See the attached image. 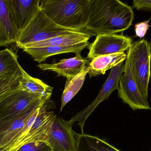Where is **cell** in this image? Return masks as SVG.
I'll return each instance as SVG.
<instances>
[{
    "label": "cell",
    "instance_id": "obj_1",
    "mask_svg": "<svg viewBox=\"0 0 151 151\" xmlns=\"http://www.w3.org/2000/svg\"><path fill=\"white\" fill-rule=\"evenodd\" d=\"M134 17L131 7L119 0H91L85 29L96 35L116 34L128 29Z\"/></svg>",
    "mask_w": 151,
    "mask_h": 151
},
{
    "label": "cell",
    "instance_id": "obj_2",
    "mask_svg": "<svg viewBox=\"0 0 151 151\" xmlns=\"http://www.w3.org/2000/svg\"><path fill=\"white\" fill-rule=\"evenodd\" d=\"M90 3L91 0H42L40 7L57 25L81 31L87 24Z\"/></svg>",
    "mask_w": 151,
    "mask_h": 151
},
{
    "label": "cell",
    "instance_id": "obj_3",
    "mask_svg": "<svg viewBox=\"0 0 151 151\" xmlns=\"http://www.w3.org/2000/svg\"><path fill=\"white\" fill-rule=\"evenodd\" d=\"M80 31H82L69 29L57 25L40 8L27 26L22 31L16 43L21 48L27 44Z\"/></svg>",
    "mask_w": 151,
    "mask_h": 151
},
{
    "label": "cell",
    "instance_id": "obj_4",
    "mask_svg": "<svg viewBox=\"0 0 151 151\" xmlns=\"http://www.w3.org/2000/svg\"><path fill=\"white\" fill-rule=\"evenodd\" d=\"M127 59L141 93L148 99L151 76L150 43L145 39L132 43L128 50Z\"/></svg>",
    "mask_w": 151,
    "mask_h": 151
},
{
    "label": "cell",
    "instance_id": "obj_5",
    "mask_svg": "<svg viewBox=\"0 0 151 151\" xmlns=\"http://www.w3.org/2000/svg\"><path fill=\"white\" fill-rule=\"evenodd\" d=\"M50 101L38 103L17 117L0 122V151L9 150L24 136L38 115L35 111Z\"/></svg>",
    "mask_w": 151,
    "mask_h": 151
},
{
    "label": "cell",
    "instance_id": "obj_6",
    "mask_svg": "<svg viewBox=\"0 0 151 151\" xmlns=\"http://www.w3.org/2000/svg\"><path fill=\"white\" fill-rule=\"evenodd\" d=\"M50 98L19 88L0 102V122L14 118L35 105L50 101Z\"/></svg>",
    "mask_w": 151,
    "mask_h": 151
},
{
    "label": "cell",
    "instance_id": "obj_7",
    "mask_svg": "<svg viewBox=\"0 0 151 151\" xmlns=\"http://www.w3.org/2000/svg\"><path fill=\"white\" fill-rule=\"evenodd\" d=\"M73 124L56 115L45 141L52 151H75L76 134Z\"/></svg>",
    "mask_w": 151,
    "mask_h": 151
},
{
    "label": "cell",
    "instance_id": "obj_8",
    "mask_svg": "<svg viewBox=\"0 0 151 151\" xmlns=\"http://www.w3.org/2000/svg\"><path fill=\"white\" fill-rule=\"evenodd\" d=\"M118 90L119 97L133 111L151 110L148 99L142 95L134 79L127 59Z\"/></svg>",
    "mask_w": 151,
    "mask_h": 151
},
{
    "label": "cell",
    "instance_id": "obj_9",
    "mask_svg": "<svg viewBox=\"0 0 151 151\" xmlns=\"http://www.w3.org/2000/svg\"><path fill=\"white\" fill-rule=\"evenodd\" d=\"M133 42L131 37L117 34L99 35L88 46L87 59L92 60L99 56L124 53Z\"/></svg>",
    "mask_w": 151,
    "mask_h": 151
},
{
    "label": "cell",
    "instance_id": "obj_10",
    "mask_svg": "<svg viewBox=\"0 0 151 151\" xmlns=\"http://www.w3.org/2000/svg\"><path fill=\"white\" fill-rule=\"evenodd\" d=\"M124 65L122 62L112 68L107 79L96 99L88 107L76 113L70 120L73 124L76 121L78 122L82 133H83V127L86 120L96 107L100 103L108 99L113 91L118 89L120 79L124 72Z\"/></svg>",
    "mask_w": 151,
    "mask_h": 151
},
{
    "label": "cell",
    "instance_id": "obj_11",
    "mask_svg": "<svg viewBox=\"0 0 151 151\" xmlns=\"http://www.w3.org/2000/svg\"><path fill=\"white\" fill-rule=\"evenodd\" d=\"M50 102L40 107L39 113L26 133L7 151H15L26 143L36 141L45 142L56 115L54 112L48 111Z\"/></svg>",
    "mask_w": 151,
    "mask_h": 151
},
{
    "label": "cell",
    "instance_id": "obj_12",
    "mask_svg": "<svg viewBox=\"0 0 151 151\" xmlns=\"http://www.w3.org/2000/svg\"><path fill=\"white\" fill-rule=\"evenodd\" d=\"M18 38L40 9V0H9Z\"/></svg>",
    "mask_w": 151,
    "mask_h": 151
},
{
    "label": "cell",
    "instance_id": "obj_13",
    "mask_svg": "<svg viewBox=\"0 0 151 151\" xmlns=\"http://www.w3.org/2000/svg\"><path fill=\"white\" fill-rule=\"evenodd\" d=\"M90 63L89 60L83 58L81 53H79L74 57L62 59L58 63L40 64L38 66L43 71H51L56 73L58 76H64L67 79H70L89 66Z\"/></svg>",
    "mask_w": 151,
    "mask_h": 151
},
{
    "label": "cell",
    "instance_id": "obj_14",
    "mask_svg": "<svg viewBox=\"0 0 151 151\" xmlns=\"http://www.w3.org/2000/svg\"><path fill=\"white\" fill-rule=\"evenodd\" d=\"M17 39L9 0H0V47L16 43Z\"/></svg>",
    "mask_w": 151,
    "mask_h": 151
},
{
    "label": "cell",
    "instance_id": "obj_15",
    "mask_svg": "<svg viewBox=\"0 0 151 151\" xmlns=\"http://www.w3.org/2000/svg\"><path fill=\"white\" fill-rule=\"evenodd\" d=\"M88 42L79 44L65 46H49L42 47H27L23 49L24 51L30 55L34 60L39 63L44 62L51 56L63 53H81V51L88 47Z\"/></svg>",
    "mask_w": 151,
    "mask_h": 151
},
{
    "label": "cell",
    "instance_id": "obj_16",
    "mask_svg": "<svg viewBox=\"0 0 151 151\" xmlns=\"http://www.w3.org/2000/svg\"><path fill=\"white\" fill-rule=\"evenodd\" d=\"M125 53H116L96 57L90 63L88 74L90 78L104 74L107 70L112 69L126 60Z\"/></svg>",
    "mask_w": 151,
    "mask_h": 151
},
{
    "label": "cell",
    "instance_id": "obj_17",
    "mask_svg": "<svg viewBox=\"0 0 151 151\" xmlns=\"http://www.w3.org/2000/svg\"><path fill=\"white\" fill-rule=\"evenodd\" d=\"M91 37L90 34L83 31L60 35L50 38L42 41L27 44L21 48L27 47H42L49 46H65L75 45L82 43L88 42Z\"/></svg>",
    "mask_w": 151,
    "mask_h": 151
},
{
    "label": "cell",
    "instance_id": "obj_18",
    "mask_svg": "<svg viewBox=\"0 0 151 151\" xmlns=\"http://www.w3.org/2000/svg\"><path fill=\"white\" fill-rule=\"evenodd\" d=\"M75 151H120L106 141L89 135L76 134Z\"/></svg>",
    "mask_w": 151,
    "mask_h": 151
},
{
    "label": "cell",
    "instance_id": "obj_19",
    "mask_svg": "<svg viewBox=\"0 0 151 151\" xmlns=\"http://www.w3.org/2000/svg\"><path fill=\"white\" fill-rule=\"evenodd\" d=\"M19 88L30 93L48 98H51L53 90L52 87L45 84L39 79L32 77L24 70Z\"/></svg>",
    "mask_w": 151,
    "mask_h": 151
},
{
    "label": "cell",
    "instance_id": "obj_20",
    "mask_svg": "<svg viewBox=\"0 0 151 151\" xmlns=\"http://www.w3.org/2000/svg\"><path fill=\"white\" fill-rule=\"evenodd\" d=\"M89 70V66H87L76 76L70 79H66L61 98V111L81 90Z\"/></svg>",
    "mask_w": 151,
    "mask_h": 151
},
{
    "label": "cell",
    "instance_id": "obj_21",
    "mask_svg": "<svg viewBox=\"0 0 151 151\" xmlns=\"http://www.w3.org/2000/svg\"><path fill=\"white\" fill-rule=\"evenodd\" d=\"M23 70L12 51L6 48L0 51V77L15 75Z\"/></svg>",
    "mask_w": 151,
    "mask_h": 151
},
{
    "label": "cell",
    "instance_id": "obj_22",
    "mask_svg": "<svg viewBox=\"0 0 151 151\" xmlns=\"http://www.w3.org/2000/svg\"><path fill=\"white\" fill-rule=\"evenodd\" d=\"M23 71L24 69L22 72L12 76L0 77V102L19 88Z\"/></svg>",
    "mask_w": 151,
    "mask_h": 151
},
{
    "label": "cell",
    "instance_id": "obj_23",
    "mask_svg": "<svg viewBox=\"0 0 151 151\" xmlns=\"http://www.w3.org/2000/svg\"><path fill=\"white\" fill-rule=\"evenodd\" d=\"M15 151H52V150L46 142L36 141L24 144Z\"/></svg>",
    "mask_w": 151,
    "mask_h": 151
},
{
    "label": "cell",
    "instance_id": "obj_24",
    "mask_svg": "<svg viewBox=\"0 0 151 151\" xmlns=\"http://www.w3.org/2000/svg\"><path fill=\"white\" fill-rule=\"evenodd\" d=\"M150 20H145L135 25L136 36L142 38L145 35L147 30L150 28Z\"/></svg>",
    "mask_w": 151,
    "mask_h": 151
},
{
    "label": "cell",
    "instance_id": "obj_25",
    "mask_svg": "<svg viewBox=\"0 0 151 151\" xmlns=\"http://www.w3.org/2000/svg\"><path fill=\"white\" fill-rule=\"evenodd\" d=\"M133 4V8L138 10L151 12V0H134Z\"/></svg>",
    "mask_w": 151,
    "mask_h": 151
},
{
    "label": "cell",
    "instance_id": "obj_26",
    "mask_svg": "<svg viewBox=\"0 0 151 151\" xmlns=\"http://www.w3.org/2000/svg\"></svg>",
    "mask_w": 151,
    "mask_h": 151
}]
</instances>
